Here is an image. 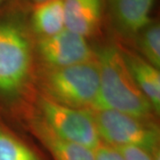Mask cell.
Listing matches in <instances>:
<instances>
[{
	"label": "cell",
	"instance_id": "4",
	"mask_svg": "<svg viewBox=\"0 0 160 160\" xmlns=\"http://www.w3.org/2000/svg\"><path fill=\"white\" fill-rule=\"evenodd\" d=\"M101 142L112 147L132 146L159 160V131L143 119L109 109L93 113Z\"/></svg>",
	"mask_w": 160,
	"mask_h": 160
},
{
	"label": "cell",
	"instance_id": "6",
	"mask_svg": "<svg viewBox=\"0 0 160 160\" xmlns=\"http://www.w3.org/2000/svg\"><path fill=\"white\" fill-rule=\"evenodd\" d=\"M37 50L48 68H63L93 59L87 38L65 29L57 34L38 38Z\"/></svg>",
	"mask_w": 160,
	"mask_h": 160
},
{
	"label": "cell",
	"instance_id": "13",
	"mask_svg": "<svg viewBox=\"0 0 160 160\" xmlns=\"http://www.w3.org/2000/svg\"><path fill=\"white\" fill-rule=\"evenodd\" d=\"M138 48L142 57L155 68H160V26L158 22H151L136 36Z\"/></svg>",
	"mask_w": 160,
	"mask_h": 160
},
{
	"label": "cell",
	"instance_id": "11",
	"mask_svg": "<svg viewBox=\"0 0 160 160\" xmlns=\"http://www.w3.org/2000/svg\"><path fill=\"white\" fill-rule=\"evenodd\" d=\"M32 34L38 38H46L65 29L63 0H46L36 4L29 18Z\"/></svg>",
	"mask_w": 160,
	"mask_h": 160
},
{
	"label": "cell",
	"instance_id": "3",
	"mask_svg": "<svg viewBox=\"0 0 160 160\" xmlns=\"http://www.w3.org/2000/svg\"><path fill=\"white\" fill-rule=\"evenodd\" d=\"M41 85L46 98L71 108L93 107L99 92L100 70L96 59L42 71Z\"/></svg>",
	"mask_w": 160,
	"mask_h": 160
},
{
	"label": "cell",
	"instance_id": "12",
	"mask_svg": "<svg viewBox=\"0 0 160 160\" xmlns=\"http://www.w3.org/2000/svg\"><path fill=\"white\" fill-rule=\"evenodd\" d=\"M0 160H44L28 144L0 126Z\"/></svg>",
	"mask_w": 160,
	"mask_h": 160
},
{
	"label": "cell",
	"instance_id": "10",
	"mask_svg": "<svg viewBox=\"0 0 160 160\" xmlns=\"http://www.w3.org/2000/svg\"><path fill=\"white\" fill-rule=\"evenodd\" d=\"M31 130L53 160H95L93 150L58 137L40 118L31 120Z\"/></svg>",
	"mask_w": 160,
	"mask_h": 160
},
{
	"label": "cell",
	"instance_id": "5",
	"mask_svg": "<svg viewBox=\"0 0 160 160\" xmlns=\"http://www.w3.org/2000/svg\"><path fill=\"white\" fill-rule=\"evenodd\" d=\"M38 108L41 119L58 137L91 150L102 143L90 110L62 105L44 95L38 99Z\"/></svg>",
	"mask_w": 160,
	"mask_h": 160
},
{
	"label": "cell",
	"instance_id": "16",
	"mask_svg": "<svg viewBox=\"0 0 160 160\" xmlns=\"http://www.w3.org/2000/svg\"><path fill=\"white\" fill-rule=\"evenodd\" d=\"M29 2H32L34 5L36 4H38V3H41V2H44V1H46V0H28Z\"/></svg>",
	"mask_w": 160,
	"mask_h": 160
},
{
	"label": "cell",
	"instance_id": "15",
	"mask_svg": "<svg viewBox=\"0 0 160 160\" xmlns=\"http://www.w3.org/2000/svg\"><path fill=\"white\" fill-rule=\"evenodd\" d=\"M93 154L95 160H125L116 148L103 142L93 150Z\"/></svg>",
	"mask_w": 160,
	"mask_h": 160
},
{
	"label": "cell",
	"instance_id": "8",
	"mask_svg": "<svg viewBox=\"0 0 160 160\" xmlns=\"http://www.w3.org/2000/svg\"><path fill=\"white\" fill-rule=\"evenodd\" d=\"M63 6L66 29L86 38L99 30L104 0H63Z\"/></svg>",
	"mask_w": 160,
	"mask_h": 160
},
{
	"label": "cell",
	"instance_id": "14",
	"mask_svg": "<svg viewBox=\"0 0 160 160\" xmlns=\"http://www.w3.org/2000/svg\"><path fill=\"white\" fill-rule=\"evenodd\" d=\"M118 150L125 160H155V158L146 150L137 147L124 146L114 147Z\"/></svg>",
	"mask_w": 160,
	"mask_h": 160
},
{
	"label": "cell",
	"instance_id": "9",
	"mask_svg": "<svg viewBox=\"0 0 160 160\" xmlns=\"http://www.w3.org/2000/svg\"><path fill=\"white\" fill-rule=\"evenodd\" d=\"M123 58L139 89L148 99L156 113L160 110V72L142 56L121 50Z\"/></svg>",
	"mask_w": 160,
	"mask_h": 160
},
{
	"label": "cell",
	"instance_id": "2",
	"mask_svg": "<svg viewBox=\"0 0 160 160\" xmlns=\"http://www.w3.org/2000/svg\"><path fill=\"white\" fill-rule=\"evenodd\" d=\"M12 9L0 13V95L14 96L29 78L33 42L29 19Z\"/></svg>",
	"mask_w": 160,
	"mask_h": 160
},
{
	"label": "cell",
	"instance_id": "7",
	"mask_svg": "<svg viewBox=\"0 0 160 160\" xmlns=\"http://www.w3.org/2000/svg\"><path fill=\"white\" fill-rule=\"evenodd\" d=\"M156 0H104L115 30L123 38H135L152 22L150 13Z\"/></svg>",
	"mask_w": 160,
	"mask_h": 160
},
{
	"label": "cell",
	"instance_id": "17",
	"mask_svg": "<svg viewBox=\"0 0 160 160\" xmlns=\"http://www.w3.org/2000/svg\"><path fill=\"white\" fill-rule=\"evenodd\" d=\"M7 1H8V0H0V8H1L2 6H5Z\"/></svg>",
	"mask_w": 160,
	"mask_h": 160
},
{
	"label": "cell",
	"instance_id": "1",
	"mask_svg": "<svg viewBox=\"0 0 160 160\" xmlns=\"http://www.w3.org/2000/svg\"><path fill=\"white\" fill-rule=\"evenodd\" d=\"M95 57L100 70V86L92 108L148 119L154 109L135 84L121 49L113 45L105 46L98 49Z\"/></svg>",
	"mask_w": 160,
	"mask_h": 160
}]
</instances>
